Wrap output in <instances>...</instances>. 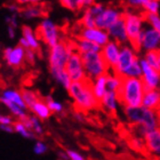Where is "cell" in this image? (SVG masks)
Segmentation results:
<instances>
[{
    "label": "cell",
    "mask_w": 160,
    "mask_h": 160,
    "mask_svg": "<svg viewBox=\"0 0 160 160\" xmlns=\"http://www.w3.org/2000/svg\"><path fill=\"white\" fill-rule=\"evenodd\" d=\"M68 92H69L70 97L73 100L74 107L77 109V113L95 110L101 107V103L94 95L92 80L86 79L83 81L72 82Z\"/></svg>",
    "instance_id": "obj_1"
},
{
    "label": "cell",
    "mask_w": 160,
    "mask_h": 160,
    "mask_svg": "<svg viewBox=\"0 0 160 160\" xmlns=\"http://www.w3.org/2000/svg\"><path fill=\"white\" fill-rule=\"evenodd\" d=\"M121 86L117 92L119 103L123 107H142L145 94V86L140 78L121 77Z\"/></svg>",
    "instance_id": "obj_2"
},
{
    "label": "cell",
    "mask_w": 160,
    "mask_h": 160,
    "mask_svg": "<svg viewBox=\"0 0 160 160\" xmlns=\"http://www.w3.org/2000/svg\"><path fill=\"white\" fill-rule=\"evenodd\" d=\"M76 52L73 41L63 39L48 50L49 69H65L71 54Z\"/></svg>",
    "instance_id": "obj_3"
},
{
    "label": "cell",
    "mask_w": 160,
    "mask_h": 160,
    "mask_svg": "<svg viewBox=\"0 0 160 160\" xmlns=\"http://www.w3.org/2000/svg\"><path fill=\"white\" fill-rule=\"evenodd\" d=\"M82 63L85 68L87 78L89 80H95L96 78L108 74L111 71L105 60L101 53H88L82 54Z\"/></svg>",
    "instance_id": "obj_4"
},
{
    "label": "cell",
    "mask_w": 160,
    "mask_h": 160,
    "mask_svg": "<svg viewBox=\"0 0 160 160\" xmlns=\"http://www.w3.org/2000/svg\"><path fill=\"white\" fill-rule=\"evenodd\" d=\"M36 31H37L39 39L49 48L56 46L57 43L63 40L60 27L48 16L40 20Z\"/></svg>",
    "instance_id": "obj_5"
},
{
    "label": "cell",
    "mask_w": 160,
    "mask_h": 160,
    "mask_svg": "<svg viewBox=\"0 0 160 160\" xmlns=\"http://www.w3.org/2000/svg\"><path fill=\"white\" fill-rule=\"evenodd\" d=\"M123 21L126 24V30L129 38V43L134 45L137 38L140 37L144 28L147 27V21H145V15L142 12L134 9H126L123 14Z\"/></svg>",
    "instance_id": "obj_6"
},
{
    "label": "cell",
    "mask_w": 160,
    "mask_h": 160,
    "mask_svg": "<svg viewBox=\"0 0 160 160\" xmlns=\"http://www.w3.org/2000/svg\"><path fill=\"white\" fill-rule=\"evenodd\" d=\"M132 46L135 47L137 52H144V53L160 50V32L147 25L135 43Z\"/></svg>",
    "instance_id": "obj_7"
},
{
    "label": "cell",
    "mask_w": 160,
    "mask_h": 160,
    "mask_svg": "<svg viewBox=\"0 0 160 160\" xmlns=\"http://www.w3.org/2000/svg\"><path fill=\"white\" fill-rule=\"evenodd\" d=\"M137 53H138V52H137V50L135 49V47H133L130 43L121 46L119 60H118L117 65H116V68L112 70V72H114V73L120 76V77H123V74L126 73V71L128 70L137 60H140Z\"/></svg>",
    "instance_id": "obj_8"
},
{
    "label": "cell",
    "mask_w": 160,
    "mask_h": 160,
    "mask_svg": "<svg viewBox=\"0 0 160 160\" xmlns=\"http://www.w3.org/2000/svg\"><path fill=\"white\" fill-rule=\"evenodd\" d=\"M125 10H122L119 7H116L113 5H108L103 13L97 17L96 20V28L102 29V30H107L110 27H112L117 21L123 17Z\"/></svg>",
    "instance_id": "obj_9"
},
{
    "label": "cell",
    "mask_w": 160,
    "mask_h": 160,
    "mask_svg": "<svg viewBox=\"0 0 160 160\" xmlns=\"http://www.w3.org/2000/svg\"><path fill=\"white\" fill-rule=\"evenodd\" d=\"M68 74L70 76V79L72 82H77V81H83V80L88 79L85 72V68L82 63V57L81 54H79L76 50L71 54L70 58L68 61V64L65 67Z\"/></svg>",
    "instance_id": "obj_10"
},
{
    "label": "cell",
    "mask_w": 160,
    "mask_h": 160,
    "mask_svg": "<svg viewBox=\"0 0 160 160\" xmlns=\"http://www.w3.org/2000/svg\"><path fill=\"white\" fill-rule=\"evenodd\" d=\"M76 37L89 40L101 47H104L111 40L107 30H102L98 28H83L81 25L79 27V31Z\"/></svg>",
    "instance_id": "obj_11"
},
{
    "label": "cell",
    "mask_w": 160,
    "mask_h": 160,
    "mask_svg": "<svg viewBox=\"0 0 160 160\" xmlns=\"http://www.w3.org/2000/svg\"><path fill=\"white\" fill-rule=\"evenodd\" d=\"M25 53L27 49L21 45L14 47H6L2 52V57L6 64L13 69H20L25 63Z\"/></svg>",
    "instance_id": "obj_12"
},
{
    "label": "cell",
    "mask_w": 160,
    "mask_h": 160,
    "mask_svg": "<svg viewBox=\"0 0 160 160\" xmlns=\"http://www.w3.org/2000/svg\"><path fill=\"white\" fill-rule=\"evenodd\" d=\"M108 5L104 2H95L90 6L86 7L82 10L81 17L79 20V24L83 28H96V20L101 14L103 13Z\"/></svg>",
    "instance_id": "obj_13"
},
{
    "label": "cell",
    "mask_w": 160,
    "mask_h": 160,
    "mask_svg": "<svg viewBox=\"0 0 160 160\" xmlns=\"http://www.w3.org/2000/svg\"><path fill=\"white\" fill-rule=\"evenodd\" d=\"M140 63L142 67V80L145 86V92L151 89H158L160 86V72L154 70L149 65L143 57L140 58Z\"/></svg>",
    "instance_id": "obj_14"
},
{
    "label": "cell",
    "mask_w": 160,
    "mask_h": 160,
    "mask_svg": "<svg viewBox=\"0 0 160 160\" xmlns=\"http://www.w3.org/2000/svg\"><path fill=\"white\" fill-rule=\"evenodd\" d=\"M120 50H121V45H119L113 40H110L105 46L102 47L101 54H102L103 58L105 60L107 64L109 65V68L111 69V71L113 70L116 65H117L120 56Z\"/></svg>",
    "instance_id": "obj_15"
},
{
    "label": "cell",
    "mask_w": 160,
    "mask_h": 160,
    "mask_svg": "<svg viewBox=\"0 0 160 160\" xmlns=\"http://www.w3.org/2000/svg\"><path fill=\"white\" fill-rule=\"evenodd\" d=\"M108 33L110 36V39L118 42L119 45H128L129 43V38L126 30V24L123 21V17L117 21L116 23L108 29Z\"/></svg>",
    "instance_id": "obj_16"
},
{
    "label": "cell",
    "mask_w": 160,
    "mask_h": 160,
    "mask_svg": "<svg viewBox=\"0 0 160 160\" xmlns=\"http://www.w3.org/2000/svg\"><path fill=\"white\" fill-rule=\"evenodd\" d=\"M21 32H22L21 37L25 39V41L29 45V49H32L34 52H37V53L41 52V40L38 37L37 31L33 30L30 25L24 24L21 28Z\"/></svg>",
    "instance_id": "obj_17"
},
{
    "label": "cell",
    "mask_w": 160,
    "mask_h": 160,
    "mask_svg": "<svg viewBox=\"0 0 160 160\" xmlns=\"http://www.w3.org/2000/svg\"><path fill=\"white\" fill-rule=\"evenodd\" d=\"M20 16L25 21L43 18L46 17V8L43 5H31V6L22 7Z\"/></svg>",
    "instance_id": "obj_18"
},
{
    "label": "cell",
    "mask_w": 160,
    "mask_h": 160,
    "mask_svg": "<svg viewBox=\"0 0 160 160\" xmlns=\"http://www.w3.org/2000/svg\"><path fill=\"white\" fill-rule=\"evenodd\" d=\"M119 100H118V95L116 92H110L108 90L107 94L104 95L103 100L101 101V107L103 108L104 110L107 111L108 113L112 116V117H117V109Z\"/></svg>",
    "instance_id": "obj_19"
},
{
    "label": "cell",
    "mask_w": 160,
    "mask_h": 160,
    "mask_svg": "<svg viewBox=\"0 0 160 160\" xmlns=\"http://www.w3.org/2000/svg\"><path fill=\"white\" fill-rule=\"evenodd\" d=\"M74 47L79 54H88V53H101L102 52V47L96 45V43L92 42L89 40L82 39V38L76 37L73 40Z\"/></svg>",
    "instance_id": "obj_20"
},
{
    "label": "cell",
    "mask_w": 160,
    "mask_h": 160,
    "mask_svg": "<svg viewBox=\"0 0 160 160\" xmlns=\"http://www.w3.org/2000/svg\"><path fill=\"white\" fill-rule=\"evenodd\" d=\"M144 142H145L147 149L150 152L160 156V128L145 134Z\"/></svg>",
    "instance_id": "obj_21"
},
{
    "label": "cell",
    "mask_w": 160,
    "mask_h": 160,
    "mask_svg": "<svg viewBox=\"0 0 160 160\" xmlns=\"http://www.w3.org/2000/svg\"><path fill=\"white\" fill-rule=\"evenodd\" d=\"M142 107L150 109V110L157 111L160 108V89L147 90L144 94Z\"/></svg>",
    "instance_id": "obj_22"
},
{
    "label": "cell",
    "mask_w": 160,
    "mask_h": 160,
    "mask_svg": "<svg viewBox=\"0 0 160 160\" xmlns=\"http://www.w3.org/2000/svg\"><path fill=\"white\" fill-rule=\"evenodd\" d=\"M145 110H147V109L144 107H137V108L123 107V112H125V116H126L127 120H128L130 123L138 125V126L142 123Z\"/></svg>",
    "instance_id": "obj_23"
},
{
    "label": "cell",
    "mask_w": 160,
    "mask_h": 160,
    "mask_svg": "<svg viewBox=\"0 0 160 160\" xmlns=\"http://www.w3.org/2000/svg\"><path fill=\"white\" fill-rule=\"evenodd\" d=\"M107 81H108V74H104V76H101V77L96 78L95 80H93V92L95 97L97 98V101L101 103V101L103 100L104 95L107 94L108 92V86H107Z\"/></svg>",
    "instance_id": "obj_24"
},
{
    "label": "cell",
    "mask_w": 160,
    "mask_h": 160,
    "mask_svg": "<svg viewBox=\"0 0 160 160\" xmlns=\"http://www.w3.org/2000/svg\"><path fill=\"white\" fill-rule=\"evenodd\" d=\"M49 72L52 74L53 79L65 89H69L72 83V80L70 79V76L68 74L65 69H49Z\"/></svg>",
    "instance_id": "obj_25"
},
{
    "label": "cell",
    "mask_w": 160,
    "mask_h": 160,
    "mask_svg": "<svg viewBox=\"0 0 160 160\" xmlns=\"http://www.w3.org/2000/svg\"><path fill=\"white\" fill-rule=\"evenodd\" d=\"M30 111H32V112L36 114V117L40 118L41 120L48 119V118L50 117V114H52V111L49 110V108L47 105L46 101L41 100V98L34 104L33 107L31 108Z\"/></svg>",
    "instance_id": "obj_26"
},
{
    "label": "cell",
    "mask_w": 160,
    "mask_h": 160,
    "mask_svg": "<svg viewBox=\"0 0 160 160\" xmlns=\"http://www.w3.org/2000/svg\"><path fill=\"white\" fill-rule=\"evenodd\" d=\"M1 97L10 101V102H13V103L17 104L18 107L23 108V109H25V110L28 109L27 105H25V103H24L22 94H21V92H18V90L5 89V90H2V93H1Z\"/></svg>",
    "instance_id": "obj_27"
},
{
    "label": "cell",
    "mask_w": 160,
    "mask_h": 160,
    "mask_svg": "<svg viewBox=\"0 0 160 160\" xmlns=\"http://www.w3.org/2000/svg\"><path fill=\"white\" fill-rule=\"evenodd\" d=\"M0 101H1V103L5 105V107L8 109V110L12 112V113L14 114V116H16L17 118H18V120L20 119H23L24 117H27V110L25 109H23V108L18 107L17 104L13 103V102H10V101L6 100V98H3V97H1L0 98Z\"/></svg>",
    "instance_id": "obj_28"
},
{
    "label": "cell",
    "mask_w": 160,
    "mask_h": 160,
    "mask_svg": "<svg viewBox=\"0 0 160 160\" xmlns=\"http://www.w3.org/2000/svg\"><path fill=\"white\" fill-rule=\"evenodd\" d=\"M61 6L72 13H79L85 9L83 0H58Z\"/></svg>",
    "instance_id": "obj_29"
},
{
    "label": "cell",
    "mask_w": 160,
    "mask_h": 160,
    "mask_svg": "<svg viewBox=\"0 0 160 160\" xmlns=\"http://www.w3.org/2000/svg\"><path fill=\"white\" fill-rule=\"evenodd\" d=\"M21 94H22L24 103H25V105H27V108L29 110H31V108L33 107L34 104L40 100V97L38 96V94L36 93V92H33V90L29 89V88H22Z\"/></svg>",
    "instance_id": "obj_30"
},
{
    "label": "cell",
    "mask_w": 160,
    "mask_h": 160,
    "mask_svg": "<svg viewBox=\"0 0 160 160\" xmlns=\"http://www.w3.org/2000/svg\"><path fill=\"white\" fill-rule=\"evenodd\" d=\"M159 54L160 50H154V52H148L144 53L143 58L147 61L151 68H153L154 70L160 72V61H159Z\"/></svg>",
    "instance_id": "obj_31"
},
{
    "label": "cell",
    "mask_w": 160,
    "mask_h": 160,
    "mask_svg": "<svg viewBox=\"0 0 160 160\" xmlns=\"http://www.w3.org/2000/svg\"><path fill=\"white\" fill-rule=\"evenodd\" d=\"M142 67H141L140 60H137L132 67L126 71V73L123 74V77L127 78H140L142 79Z\"/></svg>",
    "instance_id": "obj_32"
},
{
    "label": "cell",
    "mask_w": 160,
    "mask_h": 160,
    "mask_svg": "<svg viewBox=\"0 0 160 160\" xmlns=\"http://www.w3.org/2000/svg\"><path fill=\"white\" fill-rule=\"evenodd\" d=\"M147 25L160 32V14H144Z\"/></svg>",
    "instance_id": "obj_33"
},
{
    "label": "cell",
    "mask_w": 160,
    "mask_h": 160,
    "mask_svg": "<svg viewBox=\"0 0 160 160\" xmlns=\"http://www.w3.org/2000/svg\"><path fill=\"white\" fill-rule=\"evenodd\" d=\"M144 14H159L160 0H149L143 7Z\"/></svg>",
    "instance_id": "obj_34"
},
{
    "label": "cell",
    "mask_w": 160,
    "mask_h": 160,
    "mask_svg": "<svg viewBox=\"0 0 160 160\" xmlns=\"http://www.w3.org/2000/svg\"><path fill=\"white\" fill-rule=\"evenodd\" d=\"M13 126H14L15 132H17L18 134H21L23 137H25V138H31V140H33L34 138V134L28 129L27 127L23 125V122H21L20 120H18V121H15Z\"/></svg>",
    "instance_id": "obj_35"
},
{
    "label": "cell",
    "mask_w": 160,
    "mask_h": 160,
    "mask_svg": "<svg viewBox=\"0 0 160 160\" xmlns=\"http://www.w3.org/2000/svg\"><path fill=\"white\" fill-rule=\"evenodd\" d=\"M45 101H46L47 105H48V108H49V110L52 111V112L61 113V112L63 111V105H62L60 102L54 101L50 96H47L46 98H45Z\"/></svg>",
    "instance_id": "obj_36"
},
{
    "label": "cell",
    "mask_w": 160,
    "mask_h": 160,
    "mask_svg": "<svg viewBox=\"0 0 160 160\" xmlns=\"http://www.w3.org/2000/svg\"><path fill=\"white\" fill-rule=\"evenodd\" d=\"M149 0H125L126 2V6L130 9L134 10H138V9H143L144 5L148 2Z\"/></svg>",
    "instance_id": "obj_37"
},
{
    "label": "cell",
    "mask_w": 160,
    "mask_h": 160,
    "mask_svg": "<svg viewBox=\"0 0 160 160\" xmlns=\"http://www.w3.org/2000/svg\"><path fill=\"white\" fill-rule=\"evenodd\" d=\"M18 14H10L5 17V22H6L7 27H13L16 29L18 27Z\"/></svg>",
    "instance_id": "obj_38"
},
{
    "label": "cell",
    "mask_w": 160,
    "mask_h": 160,
    "mask_svg": "<svg viewBox=\"0 0 160 160\" xmlns=\"http://www.w3.org/2000/svg\"><path fill=\"white\" fill-rule=\"evenodd\" d=\"M30 120H31V127H32V133L41 135V134H42V127L40 125L39 120L37 119V117L30 116Z\"/></svg>",
    "instance_id": "obj_39"
},
{
    "label": "cell",
    "mask_w": 160,
    "mask_h": 160,
    "mask_svg": "<svg viewBox=\"0 0 160 160\" xmlns=\"http://www.w3.org/2000/svg\"><path fill=\"white\" fill-rule=\"evenodd\" d=\"M37 56H38L37 52H34L32 49H27V53H25V62L31 64V65H34L36 61H37Z\"/></svg>",
    "instance_id": "obj_40"
},
{
    "label": "cell",
    "mask_w": 160,
    "mask_h": 160,
    "mask_svg": "<svg viewBox=\"0 0 160 160\" xmlns=\"http://www.w3.org/2000/svg\"><path fill=\"white\" fill-rule=\"evenodd\" d=\"M20 7H27L31 5H42L45 0H14Z\"/></svg>",
    "instance_id": "obj_41"
},
{
    "label": "cell",
    "mask_w": 160,
    "mask_h": 160,
    "mask_svg": "<svg viewBox=\"0 0 160 160\" xmlns=\"http://www.w3.org/2000/svg\"><path fill=\"white\" fill-rule=\"evenodd\" d=\"M5 8H6L8 12H10V14H18L20 15L21 13V9H22V7H20L17 5L15 1H12V2H8L5 5Z\"/></svg>",
    "instance_id": "obj_42"
},
{
    "label": "cell",
    "mask_w": 160,
    "mask_h": 160,
    "mask_svg": "<svg viewBox=\"0 0 160 160\" xmlns=\"http://www.w3.org/2000/svg\"><path fill=\"white\" fill-rule=\"evenodd\" d=\"M33 151H34V153L38 154V156H40V154L45 153V152H46V151H47V147H46V144L42 143V142H40V141H38L37 143L34 144Z\"/></svg>",
    "instance_id": "obj_43"
},
{
    "label": "cell",
    "mask_w": 160,
    "mask_h": 160,
    "mask_svg": "<svg viewBox=\"0 0 160 160\" xmlns=\"http://www.w3.org/2000/svg\"><path fill=\"white\" fill-rule=\"evenodd\" d=\"M65 154L69 157V160H86L81 154L73 150H65Z\"/></svg>",
    "instance_id": "obj_44"
},
{
    "label": "cell",
    "mask_w": 160,
    "mask_h": 160,
    "mask_svg": "<svg viewBox=\"0 0 160 160\" xmlns=\"http://www.w3.org/2000/svg\"><path fill=\"white\" fill-rule=\"evenodd\" d=\"M0 123H1V125L13 126L14 121H13V119H12V117H9V116H3V114H1V116H0Z\"/></svg>",
    "instance_id": "obj_45"
},
{
    "label": "cell",
    "mask_w": 160,
    "mask_h": 160,
    "mask_svg": "<svg viewBox=\"0 0 160 160\" xmlns=\"http://www.w3.org/2000/svg\"><path fill=\"white\" fill-rule=\"evenodd\" d=\"M7 34H8V37L9 39H15L16 37V29L13 27H7Z\"/></svg>",
    "instance_id": "obj_46"
},
{
    "label": "cell",
    "mask_w": 160,
    "mask_h": 160,
    "mask_svg": "<svg viewBox=\"0 0 160 160\" xmlns=\"http://www.w3.org/2000/svg\"><path fill=\"white\" fill-rule=\"evenodd\" d=\"M1 130L6 132V133H14V126H8V125H1Z\"/></svg>",
    "instance_id": "obj_47"
},
{
    "label": "cell",
    "mask_w": 160,
    "mask_h": 160,
    "mask_svg": "<svg viewBox=\"0 0 160 160\" xmlns=\"http://www.w3.org/2000/svg\"><path fill=\"white\" fill-rule=\"evenodd\" d=\"M97 2V0H83V3H85V8L88 6H90V5H93V3Z\"/></svg>",
    "instance_id": "obj_48"
},
{
    "label": "cell",
    "mask_w": 160,
    "mask_h": 160,
    "mask_svg": "<svg viewBox=\"0 0 160 160\" xmlns=\"http://www.w3.org/2000/svg\"><path fill=\"white\" fill-rule=\"evenodd\" d=\"M157 116H158V120H159V125H160V108L157 110Z\"/></svg>",
    "instance_id": "obj_49"
}]
</instances>
